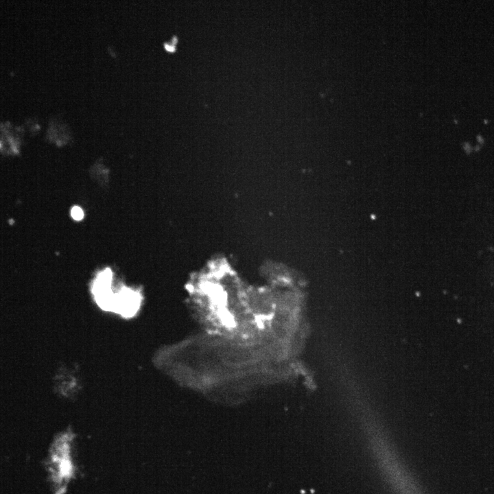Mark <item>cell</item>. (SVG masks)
I'll use <instances>...</instances> for the list:
<instances>
[{"instance_id": "6da1fadb", "label": "cell", "mask_w": 494, "mask_h": 494, "mask_svg": "<svg viewBox=\"0 0 494 494\" xmlns=\"http://www.w3.org/2000/svg\"><path fill=\"white\" fill-rule=\"evenodd\" d=\"M110 283L111 272L109 270L98 276L93 289L96 301L103 309L125 317L132 316L139 307L141 296L128 288L115 294L110 289Z\"/></svg>"}, {"instance_id": "7a4b0ae2", "label": "cell", "mask_w": 494, "mask_h": 494, "mask_svg": "<svg viewBox=\"0 0 494 494\" xmlns=\"http://www.w3.org/2000/svg\"><path fill=\"white\" fill-rule=\"evenodd\" d=\"M71 216L75 220H80L84 217L83 211L79 207H74L71 209Z\"/></svg>"}]
</instances>
